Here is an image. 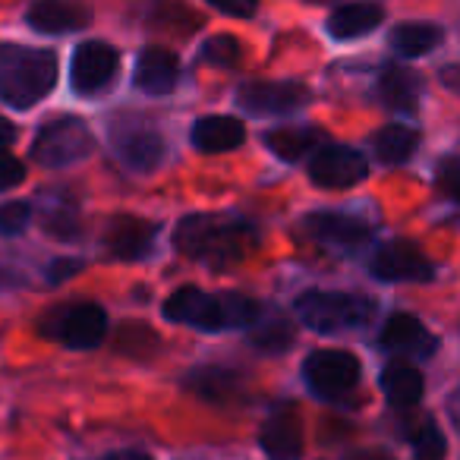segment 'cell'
<instances>
[{"instance_id": "32", "label": "cell", "mask_w": 460, "mask_h": 460, "mask_svg": "<svg viewBox=\"0 0 460 460\" xmlns=\"http://www.w3.org/2000/svg\"><path fill=\"white\" fill-rule=\"evenodd\" d=\"M26 180V164L16 155L0 152V192H10Z\"/></svg>"}, {"instance_id": "4", "label": "cell", "mask_w": 460, "mask_h": 460, "mask_svg": "<svg viewBox=\"0 0 460 460\" xmlns=\"http://www.w3.org/2000/svg\"><path fill=\"white\" fill-rule=\"evenodd\" d=\"M376 315V303L363 294L344 290H309L296 300V319L319 334H338L363 328Z\"/></svg>"}, {"instance_id": "21", "label": "cell", "mask_w": 460, "mask_h": 460, "mask_svg": "<svg viewBox=\"0 0 460 460\" xmlns=\"http://www.w3.org/2000/svg\"><path fill=\"white\" fill-rule=\"evenodd\" d=\"M422 388H426V382H422V372L416 369L413 363L397 359V363L385 366L382 391H385V397H388L391 407H397V410L416 407V403L422 401Z\"/></svg>"}, {"instance_id": "12", "label": "cell", "mask_w": 460, "mask_h": 460, "mask_svg": "<svg viewBox=\"0 0 460 460\" xmlns=\"http://www.w3.org/2000/svg\"><path fill=\"white\" fill-rule=\"evenodd\" d=\"M237 102L250 114L259 117H284L300 111L309 102V92L296 83H246L240 85Z\"/></svg>"}, {"instance_id": "8", "label": "cell", "mask_w": 460, "mask_h": 460, "mask_svg": "<svg viewBox=\"0 0 460 460\" xmlns=\"http://www.w3.org/2000/svg\"><path fill=\"white\" fill-rule=\"evenodd\" d=\"M363 366L350 350H313L303 363V378L319 397H344L359 385Z\"/></svg>"}, {"instance_id": "15", "label": "cell", "mask_w": 460, "mask_h": 460, "mask_svg": "<svg viewBox=\"0 0 460 460\" xmlns=\"http://www.w3.org/2000/svg\"><path fill=\"white\" fill-rule=\"evenodd\" d=\"M259 445L271 460H296L303 454V426L294 407H278L259 432Z\"/></svg>"}, {"instance_id": "18", "label": "cell", "mask_w": 460, "mask_h": 460, "mask_svg": "<svg viewBox=\"0 0 460 460\" xmlns=\"http://www.w3.org/2000/svg\"><path fill=\"white\" fill-rule=\"evenodd\" d=\"M306 230L322 243L344 246V250L363 246L369 240V224L363 217L341 215V211H315L306 217Z\"/></svg>"}, {"instance_id": "38", "label": "cell", "mask_w": 460, "mask_h": 460, "mask_svg": "<svg viewBox=\"0 0 460 460\" xmlns=\"http://www.w3.org/2000/svg\"><path fill=\"white\" fill-rule=\"evenodd\" d=\"M347 460H394L388 451H382V447H366V451H357V454H350Z\"/></svg>"}, {"instance_id": "20", "label": "cell", "mask_w": 460, "mask_h": 460, "mask_svg": "<svg viewBox=\"0 0 460 460\" xmlns=\"http://www.w3.org/2000/svg\"><path fill=\"white\" fill-rule=\"evenodd\" d=\"M378 98L391 111L413 114L422 98V79L413 70H407V66H385L382 76H378Z\"/></svg>"}, {"instance_id": "22", "label": "cell", "mask_w": 460, "mask_h": 460, "mask_svg": "<svg viewBox=\"0 0 460 460\" xmlns=\"http://www.w3.org/2000/svg\"><path fill=\"white\" fill-rule=\"evenodd\" d=\"M385 13L378 4H347V7L334 10L332 20H328V32L332 39L350 41V39H363V35L376 32L382 26Z\"/></svg>"}, {"instance_id": "24", "label": "cell", "mask_w": 460, "mask_h": 460, "mask_svg": "<svg viewBox=\"0 0 460 460\" xmlns=\"http://www.w3.org/2000/svg\"><path fill=\"white\" fill-rule=\"evenodd\" d=\"M294 341V325L281 313H259V319L250 325V344L265 353H281Z\"/></svg>"}, {"instance_id": "27", "label": "cell", "mask_w": 460, "mask_h": 460, "mask_svg": "<svg viewBox=\"0 0 460 460\" xmlns=\"http://www.w3.org/2000/svg\"><path fill=\"white\" fill-rule=\"evenodd\" d=\"M243 41L234 39V35H215L202 48V58L215 66H224V70H237L243 64Z\"/></svg>"}, {"instance_id": "13", "label": "cell", "mask_w": 460, "mask_h": 460, "mask_svg": "<svg viewBox=\"0 0 460 460\" xmlns=\"http://www.w3.org/2000/svg\"><path fill=\"white\" fill-rule=\"evenodd\" d=\"M26 22L41 35H66L89 26L92 10L85 0H32L26 7Z\"/></svg>"}, {"instance_id": "5", "label": "cell", "mask_w": 460, "mask_h": 460, "mask_svg": "<svg viewBox=\"0 0 460 460\" xmlns=\"http://www.w3.org/2000/svg\"><path fill=\"white\" fill-rule=\"evenodd\" d=\"M92 152H95V136L79 117H58V120L45 123L32 142V158L51 171L79 164Z\"/></svg>"}, {"instance_id": "31", "label": "cell", "mask_w": 460, "mask_h": 460, "mask_svg": "<svg viewBox=\"0 0 460 460\" xmlns=\"http://www.w3.org/2000/svg\"><path fill=\"white\" fill-rule=\"evenodd\" d=\"M435 186L445 192L447 199L460 202V155H447L435 167Z\"/></svg>"}, {"instance_id": "6", "label": "cell", "mask_w": 460, "mask_h": 460, "mask_svg": "<svg viewBox=\"0 0 460 460\" xmlns=\"http://www.w3.org/2000/svg\"><path fill=\"white\" fill-rule=\"evenodd\" d=\"M111 148L136 173H152L167 155L164 136L152 123L133 120V117H120L111 123Z\"/></svg>"}, {"instance_id": "14", "label": "cell", "mask_w": 460, "mask_h": 460, "mask_svg": "<svg viewBox=\"0 0 460 460\" xmlns=\"http://www.w3.org/2000/svg\"><path fill=\"white\" fill-rule=\"evenodd\" d=\"M155 227L152 221H142V217L133 215H120L108 224V234H104V246L114 259L120 262H136V259H146L152 252L155 243Z\"/></svg>"}, {"instance_id": "30", "label": "cell", "mask_w": 460, "mask_h": 460, "mask_svg": "<svg viewBox=\"0 0 460 460\" xmlns=\"http://www.w3.org/2000/svg\"><path fill=\"white\" fill-rule=\"evenodd\" d=\"M32 221L29 202H4L0 205V237H20Z\"/></svg>"}, {"instance_id": "10", "label": "cell", "mask_w": 460, "mask_h": 460, "mask_svg": "<svg viewBox=\"0 0 460 460\" xmlns=\"http://www.w3.org/2000/svg\"><path fill=\"white\" fill-rule=\"evenodd\" d=\"M369 164H366L363 152L350 146H325L313 155L309 161V180L322 190H347L366 180Z\"/></svg>"}, {"instance_id": "37", "label": "cell", "mask_w": 460, "mask_h": 460, "mask_svg": "<svg viewBox=\"0 0 460 460\" xmlns=\"http://www.w3.org/2000/svg\"><path fill=\"white\" fill-rule=\"evenodd\" d=\"M102 460H152L146 451H136V447H123V451H111Z\"/></svg>"}, {"instance_id": "17", "label": "cell", "mask_w": 460, "mask_h": 460, "mask_svg": "<svg viewBox=\"0 0 460 460\" xmlns=\"http://www.w3.org/2000/svg\"><path fill=\"white\" fill-rule=\"evenodd\" d=\"M382 347H388V350L394 353H403V357H432V350L438 344H435V338L426 332V325H422L416 315L410 313H394L388 322H385L382 328Z\"/></svg>"}, {"instance_id": "2", "label": "cell", "mask_w": 460, "mask_h": 460, "mask_svg": "<svg viewBox=\"0 0 460 460\" xmlns=\"http://www.w3.org/2000/svg\"><path fill=\"white\" fill-rule=\"evenodd\" d=\"M259 303L243 294H205L199 288H180L164 300V315L177 325L199 332H227L250 328L259 319Z\"/></svg>"}, {"instance_id": "16", "label": "cell", "mask_w": 460, "mask_h": 460, "mask_svg": "<svg viewBox=\"0 0 460 460\" xmlns=\"http://www.w3.org/2000/svg\"><path fill=\"white\" fill-rule=\"evenodd\" d=\"M133 83L146 95H171L180 83L177 54L167 51V48H146L136 60Z\"/></svg>"}, {"instance_id": "9", "label": "cell", "mask_w": 460, "mask_h": 460, "mask_svg": "<svg viewBox=\"0 0 460 460\" xmlns=\"http://www.w3.org/2000/svg\"><path fill=\"white\" fill-rule=\"evenodd\" d=\"M117 73H120V54L108 41H85L70 60V85L83 98H95L108 92Z\"/></svg>"}, {"instance_id": "11", "label": "cell", "mask_w": 460, "mask_h": 460, "mask_svg": "<svg viewBox=\"0 0 460 460\" xmlns=\"http://www.w3.org/2000/svg\"><path fill=\"white\" fill-rule=\"evenodd\" d=\"M369 271L378 281L403 284V281H429L432 278V262L420 252V246L407 240L385 243L376 256L369 259Z\"/></svg>"}, {"instance_id": "28", "label": "cell", "mask_w": 460, "mask_h": 460, "mask_svg": "<svg viewBox=\"0 0 460 460\" xmlns=\"http://www.w3.org/2000/svg\"><path fill=\"white\" fill-rule=\"evenodd\" d=\"M152 22H155V26L173 29V32H180V35H183V32L190 35V32H196L202 20H199L190 7H183V4H173V0H158V4H155Z\"/></svg>"}, {"instance_id": "26", "label": "cell", "mask_w": 460, "mask_h": 460, "mask_svg": "<svg viewBox=\"0 0 460 460\" xmlns=\"http://www.w3.org/2000/svg\"><path fill=\"white\" fill-rule=\"evenodd\" d=\"M265 142H269V148L278 155V158L296 161L319 146L322 133L319 129H309V127H281V129H271V133L265 136Z\"/></svg>"}, {"instance_id": "19", "label": "cell", "mask_w": 460, "mask_h": 460, "mask_svg": "<svg viewBox=\"0 0 460 460\" xmlns=\"http://www.w3.org/2000/svg\"><path fill=\"white\" fill-rule=\"evenodd\" d=\"M190 139L199 152L224 155V152H234V148L243 146L246 127H243V120H237V117H224V114L202 117V120H196V127H192Z\"/></svg>"}, {"instance_id": "33", "label": "cell", "mask_w": 460, "mask_h": 460, "mask_svg": "<svg viewBox=\"0 0 460 460\" xmlns=\"http://www.w3.org/2000/svg\"><path fill=\"white\" fill-rule=\"evenodd\" d=\"M208 4L224 16H237V20H250L259 10V0H208Z\"/></svg>"}, {"instance_id": "29", "label": "cell", "mask_w": 460, "mask_h": 460, "mask_svg": "<svg viewBox=\"0 0 460 460\" xmlns=\"http://www.w3.org/2000/svg\"><path fill=\"white\" fill-rule=\"evenodd\" d=\"M447 441L441 429L432 420H422V426L413 435V460H445Z\"/></svg>"}, {"instance_id": "25", "label": "cell", "mask_w": 460, "mask_h": 460, "mask_svg": "<svg viewBox=\"0 0 460 460\" xmlns=\"http://www.w3.org/2000/svg\"><path fill=\"white\" fill-rule=\"evenodd\" d=\"M441 29L432 22H403L391 32V45L401 58H426L432 48H438Z\"/></svg>"}, {"instance_id": "23", "label": "cell", "mask_w": 460, "mask_h": 460, "mask_svg": "<svg viewBox=\"0 0 460 460\" xmlns=\"http://www.w3.org/2000/svg\"><path fill=\"white\" fill-rule=\"evenodd\" d=\"M372 148H376L378 161H385V164H407L416 155V148H420V133L410 127H401V123H391V127L378 129L372 136Z\"/></svg>"}, {"instance_id": "36", "label": "cell", "mask_w": 460, "mask_h": 460, "mask_svg": "<svg viewBox=\"0 0 460 460\" xmlns=\"http://www.w3.org/2000/svg\"><path fill=\"white\" fill-rule=\"evenodd\" d=\"M13 139H16V127L7 117H0V152H7V146H13Z\"/></svg>"}, {"instance_id": "34", "label": "cell", "mask_w": 460, "mask_h": 460, "mask_svg": "<svg viewBox=\"0 0 460 460\" xmlns=\"http://www.w3.org/2000/svg\"><path fill=\"white\" fill-rule=\"evenodd\" d=\"M79 269H83V262H76V259H60V262H54L51 269H48V275H51V284H60L76 275Z\"/></svg>"}, {"instance_id": "1", "label": "cell", "mask_w": 460, "mask_h": 460, "mask_svg": "<svg viewBox=\"0 0 460 460\" xmlns=\"http://www.w3.org/2000/svg\"><path fill=\"white\" fill-rule=\"evenodd\" d=\"M173 246L186 259L211 269H227L250 256L259 246V230L250 221L221 215H190L173 230Z\"/></svg>"}, {"instance_id": "7", "label": "cell", "mask_w": 460, "mask_h": 460, "mask_svg": "<svg viewBox=\"0 0 460 460\" xmlns=\"http://www.w3.org/2000/svg\"><path fill=\"white\" fill-rule=\"evenodd\" d=\"M45 334L70 350H95L108 338V313L98 303H73L45 322Z\"/></svg>"}, {"instance_id": "35", "label": "cell", "mask_w": 460, "mask_h": 460, "mask_svg": "<svg viewBox=\"0 0 460 460\" xmlns=\"http://www.w3.org/2000/svg\"><path fill=\"white\" fill-rule=\"evenodd\" d=\"M441 83H445V89H451L454 95L460 98V64H451L441 70Z\"/></svg>"}, {"instance_id": "3", "label": "cell", "mask_w": 460, "mask_h": 460, "mask_svg": "<svg viewBox=\"0 0 460 460\" xmlns=\"http://www.w3.org/2000/svg\"><path fill=\"white\" fill-rule=\"evenodd\" d=\"M58 85V58L45 48L0 45V102L29 111Z\"/></svg>"}]
</instances>
